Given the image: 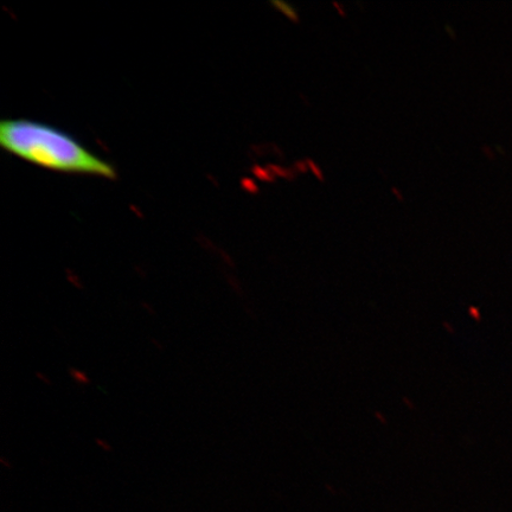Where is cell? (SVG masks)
Here are the masks:
<instances>
[{
    "label": "cell",
    "mask_w": 512,
    "mask_h": 512,
    "mask_svg": "<svg viewBox=\"0 0 512 512\" xmlns=\"http://www.w3.org/2000/svg\"><path fill=\"white\" fill-rule=\"evenodd\" d=\"M0 144L6 151L28 162L68 174L113 179L115 169L93 155L68 133L53 126L24 119L0 123Z\"/></svg>",
    "instance_id": "cell-1"
},
{
    "label": "cell",
    "mask_w": 512,
    "mask_h": 512,
    "mask_svg": "<svg viewBox=\"0 0 512 512\" xmlns=\"http://www.w3.org/2000/svg\"><path fill=\"white\" fill-rule=\"evenodd\" d=\"M70 379L80 387H87L91 384V377L87 374V371L80 368L70 367L68 370Z\"/></svg>",
    "instance_id": "cell-2"
},
{
    "label": "cell",
    "mask_w": 512,
    "mask_h": 512,
    "mask_svg": "<svg viewBox=\"0 0 512 512\" xmlns=\"http://www.w3.org/2000/svg\"><path fill=\"white\" fill-rule=\"evenodd\" d=\"M95 444L100 448L101 451L111 452L113 450L112 444L105 438H96Z\"/></svg>",
    "instance_id": "cell-3"
},
{
    "label": "cell",
    "mask_w": 512,
    "mask_h": 512,
    "mask_svg": "<svg viewBox=\"0 0 512 512\" xmlns=\"http://www.w3.org/2000/svg\"><path fill=\"white\" fill-rule=\"evenodd\" d=\"M67 279L73 287L76 288V290H83L85 286H83L81 279L76 274H68Z\"/></svg>",
    "instance_id": "cell-4"
},
{
    "label": "cell",
    "mask_w": 512,
    "mask_h": 512,
    "mask_svg": "<svg viewBox=\"0 0 512 512\" xmlns=\"http://www.w3.org/2000/svg\"><path fill=\"white\" fill-rule=\"evenodd\" d=\"M140 306H142V309L147 313V315H149V316L157 315L156 306L150 302H147V300H143V302L140 303Z\"/></svg>",
    "instance_id": "cell-5"
},
{
    "label": "cell",
    "mask_w": 512,
    "mask_h": 512,
    "mask_svg": "<svg viewBox=\"0 0 512 512\" xmlns=\"http://www.w3.org/2000/svg\"><path fill=\"white\" fill-rule=\"evenodd\" d=\"M35 377H36V380L38 382H41L42 384H44V386H50L51 384V379H50V376L46 373H43V371H36L35 373Z\"/></svg>",
    "instance_id": "cell-6"
},
{
    "label": "cell",
    "mask_w": 512,
    "mask_h": 512,
    "mask_svg": "<svg viewBox=\"0 0 512 512\" xmlns=\"http://www.w3.org/2000/svg\"><path fill=\"white\" fill-rule=\"evenodd\" d=\"M152 347L158 351H163L165 349L164 343L160 341L158 338H151Z\"/></svg>",
    "instance_id": "cell-7"
},
{
    "label": "cell",
    "mask_w": 512,
    "mask_h": 512,
    "mask_svg": "<svg viewBox=\"0 0 512 512\" xmlns=\"http://www.w3.org/2000/svg\"><path fill=\"white\" fill-rule=\"evenodd\" d=\"M0 464H2L3 467H5V469H11V467H12L10 459H8L6 457L0 458Z\"/></svg>",
    "instance_id": "cell-8"
}]
</instances>
